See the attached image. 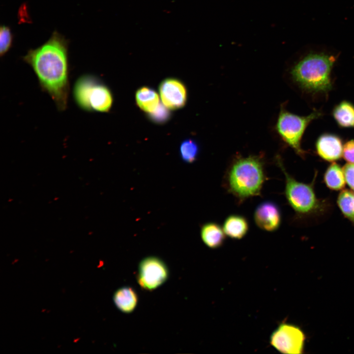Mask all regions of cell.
<instances>
[{"label": "cell", "instance_id": "obj_16", "mask_svg": "<svg viewBox=\"0 0 354 354\" xmlns=\"http://www.w3.org/2000/svg\"><path fill=\"white\" fill-rule=\"evenodd\" d=\"M135 98L138 106L147 113H152L160 104L157 92L147 87L139 88L136 91Z\"/></svg>", "mask_w": 354, "mask_h": 354}, {"label": "cell", "instance_id": "obj_11", "mask_svg": "<svg viewBox=\"0 0 354 354\" xmlns=\"http://www.w3.org/2000/svg\"><path fill=\"white\" fill-rule=\"evenodd\" d=\"M316 148L319 155L326 161L337 160L343 154L342 140L334 134L324 133L320 135L316 141Z\"/></svg>", "mask_w": 354, "mask_h": 354}, {"label": "cell", "instance_id": "obj_6", "mask_svg": "<svg viewBox=\"0 0 354 354\" xmlns=\"http://www.w3.org/2000/svg\"><path fill=\"white\" fill-rule=\"evenodd\" d=\"M276 161L286 179L285 195L293 208L299 213H306L312 210L316 205V198L310 185L299 182L287 173L279 156Z\"/></svg>", "mask_w": 354, "mask_h": 354}, {"label": "cell", "instance_id": "obj_5", "mask_svg": "<svg viewBox=\"0 0 354 354\" xmlns=\"http://www.w3.org/2000/svg\"><path fill=\"white\" fill-rule=\"evenodd\" d=\"M314 111L306 116H300L287 111L281 106L275 125V130L281 139L299 155L304 154L301 147L303 134L309 124L322 116Z\"/></svg>", "mask_w": 354, "mask_h": 354}, {"label": "cell", "instance_id": "obj_4", "mask_svg": "<svg viewBox=\"0 0 354 354\" xmlns=\"http://www.w3.org/2000/svg\"><path fill=\"white\" fill-rule=\"evenodd\" d=\"M72 94L78 107L87 112H108L113 102L109 88L90 74H83L76 80Z\"/></svg>", "mask_w": 354, "mask_h": 354}, {"label": "cell", "instance_id": "obj_19", "mask_svg": "<svg viewBox=\"0 0 354 354\" xmlns=\"http://www.w3.org/2000/svg\"><path fill=\"white\" fill-rule=\"evenodd\" d=\"M179 151L182 159L185 162L191 163L196 160L199 148L193 140L187 139L181 143Z\"/></svg>", "mask_w": 354, "mask_h": 354}, {"label": "cell", "instance_id": "obj_3", "mask_svg": "<svg viewBox=\"0 0 354 354\" xmlns=\"http://www.w3.org/2000/svg\"><path fill=\"white\" fill-rule=\"evenodd\" d=\"M262 156H239L232 162L226 176L229 192L240 201L260 195L266 179Z\"/></svg>", "mask_w": 354, "mask_h": 354}, {"label": "cell", "instance_id": "obj_8", "mask_svg": "<svg viewBox=\"0 0 354 354\" xmlns=\"http://www.w3.org/2000/svg\"><path fill=\"white\" fill-rule=\"evenodd\" d=\"M168 276L166 265L157 257H147L139 263L137 279L145 290L151 291L157 288L166 281Z\"/></svg>", "mask_w": 354, "mask_h": 354}, {"label": "cell", "instance_id": "obj_21", "mask_svg": "<svg viewBox=\"0 0 354 354\" xmlns=\"http://www.w3.org/2000/svg\"><path fill=\"white\" fill-rule=\"evenodd\" d=\"M165 106H163L159 104L157 108L152 113H150L151 118L156 122H164L169 117V113L166 109Z\"/></svg>", "mask_w": 354, "mask_h": 354}, {"label": "cell", "instance_id": "obj_12", "mask_svg": "<svg viewBox=\"0 0 354 354\" xmlns=\"http://www.w3.org/2000/svg\"><path fill=\"white\" fill-rule=\"evenodd\" d=\"M201 236L204 243L209 248L220 247L224 243L226 234L223 227L215 222L204 224L201 229Z\"/></svg>", "mask_w": 354, "mask_h": 354}, {"label": "cell", "instance_id": "obj_15", "mask_svg": "<svg viewBox=\"0 0 354 354\" xmlns=\"http://www.w3.org/2000/svg\"><path fill=\"white\" fill-rule=\"evenodd\" d=\"M332 116L337 124L343 128L354 127V105L347 100L337 104Z\"/></svg>", "mask_w": 354, "mask_h": 354}, {"label": "cell", "instance_id": "obj_23", "mask_svg": "<svg viewBox=\"0 0 354 354\" xmlns=\"http://www.w3.org/2000/svg\"><path fill=\"white\" fill-rule=\"evenodd\" d=\"M343 170L347 183L354 190V163L346 164Z\"/></svg>", "mask_w": 354, "mask_h": 354}, {"label": "cell", "instance_id": "obj_14", "mask_svg": "<svg viewBox=\"0 0 354 354\" xmlns=\"http://www.w3.org/2000/svg\"><path fill=\"white\" fill-rule=\"evenodd\" d=\"M223 229L226 236L232 238L239 239L247 233L249 224L243 216L232 214L225 220Z\"/></svg>", "mask_w": 354, "mask_h": 354}, {"label": "cell", "instance_id": "obj_9", "mask_svg": "<svg viewBox=\"0 0 354 354\" xmlns=\"http://www.w3.org/2000/svg\"><path fill=\"white\" fill-rule=\"evenodd\" d=\"M159 91L164 106L171 110L182 108L185 104L187 91L184 84L174 78H168L162 81Z\"/></svg>", "mask_w": 354, "mask_h": 354}, {"label": "cell", "instance_id": "obj_13", "mask_svg": "<svg viewBox=\"0 0 354 354\" xmlns=\"http://www.w3.org/2000/svg\"><path fill=\"white\" fill-rule=\"evenodd\" d=\"M113 300L115 304L120 311L125 313H130L136 307L138 297L132 288L123 287L115 292Z\"/></svg>", "mask_w": 354, "mask_h": 354}, {"label": "cell", "instance_id": "obj_18", "mask_svg": "<svg viewBox=\"0 0 354 354\" xmlns=\"http://www.w3.org/2000/svg\"><path fill=\"white\" fill-rule=\"evenodd\" d=\"M338 203L343 213L354 223V194L348 190L342 191Z\"/></svg>", "mask_w": 354, "mask_h": 354}, {"label": "cell", "instance_id": "obj_22", "mask_svg": "<svg viewBox=\"0 0 354 354\" xmlns=\"http://www.w3.org/2000/svg\"><path fill=\"white\" fill-rule=\"evenodd\" d=\"M343 155L350 163H354V139L347 142L343 147Z\"/></svg>", "mask_w": 354, "mask_h": 354}, {"label": "cell", "instance_id": "obj_1", "mask_svg": "<svg viewBox=\"0 0 354 354\" xmlns=\"http://www.w3.org/2000/svg\"><path fill=\"white\" fill-rule=\"evenodd\" d=\"M24 61L34 71L41 89L58 110L66 109L69 92L68 42L57 31L41 46L28 51Z\"/></svg>", "mask_w": 354, "mask_h": 354}, {"label": "cell", "instance_id": "obj_7", "mask_svg": "<svg viewBox=\"0 0 354 354\" xmlns=\"http://www.w3.org/2000/svg\"><path fill=\"white\" fill-rule=\"evenodd\" d=\"M305 336L297 326L283 323L272 333L270 344L281 353L302 354Z\"/></svg>", "mask_w": 354, "mask_h": 354}, {"label": "cell", "instance_id": "obj_10", "mask_svg": "<svg viewBox=\"0 0 354 354\" xmlns=\"http://www.w3.org/2000/svg\"><path fill=\"white\" fill-rule=\"evenodd\" d=\"M254 219L256 224L260 229L267 232H274L279 228L281 224L280 209L272 202H264L256 207Z\"/></svg>", "mask_w": 354, "mask_h": 354}, {"label": "cell", "instance_id": "obj_2", "mask_svg": "<svg viewBox=\"0 0 354 354\" xmlns=\"http://www.w3.org/2000/svg\"><path fill=\"white\" fill-rule=\"evenodd\" d=\"M335 60L332 55L310 53L292 67L291 78L307 93L327 94L333 87L331 73Z\"/></svg>", "mask_w": 354, "mask_h": 354}, {"label": "cell", "instance_id": "obj_20", "mask_svg": "<svg viewBox=\"0 0 354 354\" xmlns=\"http://www.w3.org/2000/svg\"><path fill=\"white\" fill-rule=\"evenodd\" d=\"M13 35L10 28L5 25L0 28V55L4 56L12 46Z\"/></svg>", "mask_w": 354, "mask_h": 354}, {"label": "cell", "instance_id": "obj_17", "mask_svg": "<svg viewBox=\"0 0 354 354\" xmlns=\"http://www.w3.org/2000/svg\"><path fill=\"white\" fill-rule=\"evenodd\" d=\"M345 178L343 171L335 163H333L329 166L324 175L326 185L334 190H339L344 187Z\"/></svg>", "mask_w": 354, "mask_h": 354}]
</instances>
